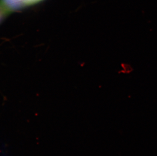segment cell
Here are the masks:
<instances>
[{
	"label": "cell",
	"mask_w": 157,
	"mask_h": 156,
	"mask_svg": "<svg viewBox=\"0 0 157 156\" xmlns=\"http://www.w3.org/2000/svg\"><path fill=\"white\" fill-rule=\"evenodd\" d=\"M42 0H2L4 4L12 9H19L34 4Z\"/></svg>",
	"instance_id": "obj_1"
},
{
	"label": "cell",
	"mask_w": 157,
	"mask_h": 156,
	"mask_svg": "<svg viewBox=\"0 0 157 156\" xmlns=\"http://www.w3.org/2000/svg\"><path fill=\"white\" fill-rule=\"evenodd\" d=\"M3 9L2 8L1 6H0V17L1 16L2 14L3 13Z\"/></svg>",
	"instance_id": "obj_2"
}]
</instances>
